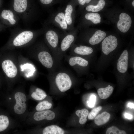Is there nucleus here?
Instances as JSON below:
<instances>
[{"label":"nucleus","mask_w":134,"mask_h":134,"mask_svg":"<svg viewBox=\"0 0 134 134\" xmlns=\"http://www.w3.org/2000/svg\"><path fill=\"white\" fill-rule=\"evenodd\" d=\"M106 134H126V133L124 131L120 130L116 127L112 126L107 130Z\"/></svg>","instance_id":"nucleus-28"},{"label":"nucleus","mask_w":134,"mask_h":134,"mask_svg":"<svg viewBox=\"0 0 134 134\" xmlns=\"http://www.w3.org/2000/svg\"><path fill=\"white\" fill-rule=\"evenodd\" d=\"M55 117L54 113L50 110L38 111L35 113L33 116L34 119L36 121L43 120H51L53 119Z\"/></svg>","instance_id":"nucleus-8"},{"label":"nucleus","mask_w":134,"mask_h":134,"mask_svg":"<svg viewBox=\"0 0 134 134\" xmlns=\"http://www.w3.org/2000/svg\"><path fill=\"white\" fill-rule=\"evenodd\" d=\"M41 2L44 4H48L51 3L53 0H40Z\"/></svg>","instance_id":"nucleus-32"},{"label":"nucleus","mask_w":134,"mask_h":134,"mask_svg":"<svg viewBox=\"0 0 134 134\" xmlns=\"http://www.w3.org/2000/svg\"><path fill=\"white\" fill-rule=\"evenodd\" d=\"M118 45L117 39L114 36L110 35L104 39L102 43V50L106 55L114 50Z\"/></svg>","instance_id":"nucleus-3"},{"label":"nucleus","mask_w":134,"mask_h":134,"mask_svg":"<svg viewBox=\"0 0 134 134\" xmlns=\"http://www.w3.org/2000/svg\"><path fill=\"white\" fill-rule=\"evenodd\" d=\"M134 103H129L128 104V106L131 108H134Z\"/></svg>","instance_id":"nucleus-34"},{"label":"nucleus","mask_w":134,"mask_h":134,"mask_svg":"<svg viewBox=\"0 0 134 134\" xmlns=\"http://www.w3.org/2000/svg\"><path fill=\"white\" fill-rule=\"evenodd\" d=\"M1 16L4 19L7 20L12 25L15 24L16 21L14 18V15L12 12L9 10H4L1 13Z\"/></svg>","instance_id":"nucleus-25"},{"label":"nucleus","mask_w":134,"mask_h":134,"mask_svg":"<svg viewBox=\"0 0 134 134\" xmlns=\"http://www.w3.org/2000/svg\"><path fill=\"white\" fill-rule=\"evenodd\" d=\"M113 87L110 85L104 88H100L98 90V93L100 98L102 99H105L108 98L112 94L113 91Z\"/></svg>","instance_id":"nucleus-14"},{"label":"nucleus","mask_w":134,"mask_h":134,"mask_svg":"<svg viewBox=\"0 0 134 134\" xmlns=\"http://www.w3.org/2000/svg\"><path fill=\"white\" fill-rule=\"evenodd\" d=\"M54 20L63 30H66L67 28L68 25L66 21L64 13L62 12L58 13L55 16Z\"/></svg>","instance_id":"nucleus-16"},{"label":"nucleus","mask_w":134,"mask_h":134,"mask_svg":"<svg viewBox=\"0 0 134 134\" xmlns=\"http://www.w3.org/2000/svg\"><path fill=\"white\" fill-rule=\"evenodd\" d=\"M47 95L45 92L39 88H37L35 91L33 92L31 95L33 99L40 100L45 99Z\"/></svg>","instance_id":"nucleus-22"},{"label":"nucleus","mask_w":134,"mask_h":134,"mask_svg":"<svg viewBox=\"0 0 134 134\" xmlns=\"http://www.w3.org/2000/svg\"><path fill=\"white\" fill-rule=\"evenodd\" d=\"M102 109L101 106H99L93 109L89 113L88 115V118L89 119L92 120L94 119L96 117L99 111Z\"/></svg>","instance_id":"nucleus-29"},{"label":"nucleus","mask_w":134,"mask_h":134,"mask_svg":"<svg viewBox=\"0 0 134 134\" xmlns=\"http://www.w3.org/2000/svg\"><path fill=\"white\" fill-rule=\"evenodd\" d=\"M73 12L72 6L70 4L68 5L66 8L64 13L65 19L68 25H70L72 23V15Z\"/></svg>","instance_id":"nucleus-23"},{"label":"nucleus","mask_w":134,"mask_h":134,"mask_svg":"<svg viewBox=\"0 0 134 134\" xmlns=\"http://www.w3.org/2000/svg\"><path fill=\"white\" fill-rule=\"evenodd\" d=\"M89 113L88 110L85 108L78 110L76 111L75 113L79 118V122L80 124L83 125L86 123L87 121V118Z\"/></svg>","instance_id":"nucleus-19"},{"label":"nucleus","mask_w":134,"mask_h":134,"mask_svg":"<svg viewBox=\"0 0 134 134\" xmlns=\"http://www.w3.org/2000/svg\"><path fill=\"white\" fill-rule=\"evenodd\" d=\"M64 131L56 125H52L45 128L42 131L43 134H64Z\"/></svg>","instance_id":"nucleus-12"},{"label":"nucleus","mask_w":134,"mask_h":134,"mask_svg":"<svg viewBox=\"0 0 134 134\" xmlns=\"http://www.w3.org/2000/svg\"><path fill=\"white\" fill-rule=\"evenodd\" d=\"M96 97L94 95H91L89 98V100L87 102V105L90 107H93L95 105L96 101Z\"/></svg>","instance_id":"nucleus-30"},{"label":"nucleus","mask_w":134,"mask_h":134,"mask_svg":"<svg viewBox=\"0 0 134 134\" xmlns=\"http://www.w3.org/2000/svg\"><path fill=\"white\" fill-rule=\"evenodd\" d=\"M124 115L126 118L129 119H131L133 117L132 115L127 113H125Z\"/></svg>","instance_id":"nucleus-33"},{"label":"nucleus","mask_w":134,"mask_h":134,"mask_svg":"<svg viewBox=\"0 0 134 134\" xmlns=\"http://www.w3.org/2000/svg\"><path fill=\"white\" fill-rule=\"evenodd\" d=\"M33 34L30 31H26L19 34L14 39L13 45L16 46H19L24 45L29 42L33 38Z\"/></svg>","instance_id":"nucleus-6"},{"label":"nucleus","mask_w":134,"mask_h":134,"mask_svg":"<svg viewBox=\"0 0 134 134\" xmlns=\"http://www.w3.org/2000/svg\"><path fill=\"white\" fill-rule=\"evenodd\" d=\"M16 103L14 107V112L17 114L21 115L23 114L27 108L26 102L27 98L26 95L21 92H17L14 95Z\"/></svg>","instance_id":"nucleus-2"},{"label":"nucleus","mask_w":134,"mask_h":134,"mask_svg":"<svg viewBox=\"0 0 134 134\" xmlns=\"http://www.w3.org/2000/svg\"><path fill=\"white\" fill-rule=\"evenodd\" d=\"M46 38L49 44L53 47H56L58 42V37L56 33L54 31L49 30L46 34Z\"/></svg>","instance_id":"nucleus-11"},{"label":"nucleus","mask_w":134,"mask_h":134,"mask_svg":"<svg viewBox=\"0 0 134 134\" xmlns=\"http://www.w3.org/2000/svg\"><path fill=\"white\" fill-rule=\"evenodd\" d=\"M55 81L59 89L61 92H64L70 88L72 82L69 76L64 73H60L56 76Z\"/></svg>","instance_id":"nucleus-1"},{"label":"nucleus","mask_w":134,"mask_h":134,"mask_svg":"<svg viewBox=\"0 0 134 134\" xmlns=\"http://www.w3.org/2000/svg\"><path fill=\"white\" fill-rule=\"evenodd\" d=\"M9 124V120L7 116L4 115H0V132L6 130Z\"/></svg>","instance_id":"nucleus-27"},{"label":"nucleus","mask_w":134,"mask_h":134,"mask_svg":"<svg viewBox=\"0 0 134 134\" xmlns=\"http://www.w3.org/2000/svg\"><path fill=\"white\" fill-rule=\"evenodd\" d=\"M93 51V50L92 48L83 46H80L79 47H77L74 50V51L76 53L81 55L90 54Z\"/></svg>","instance_id":"nucleus-20"},{"label":"nucleus","mask_w":134,"mask_h":134,"mask_svg":"<svg viewBox=\"0 0 134 134\" xmlns=\"http://www.w3.org/2000/svg\"><path fill=\"white\" fill-rule=\"evenodd\" d=\"M69 63L71 66L78 64L82 67H86L88 65V62L87 61L81 57H71L70 59Z\"/></svg>","instance_id":"nucleus-18"},{"label":"nucleus","mask_w":134,"mask_h":134,"mask_svg":"<svg viewBox=\"0 0 134 134\" xmlns=\"http://www.w3.org/2000/svg\"><path fill=\"white\" fill-rule=\"evenodd\" d=\"M52 104L47 100L44 101L39 103L36 106L35 109L38 111H44L50 109Z\"/></svg>","instance_id":"nucleus-26"},{"label":"nucleus","mask_w":134,"mask_h":134,"mask_svg":"<svg viewBox=\"0 0 134 134\" xmlns=\"http://www.w3.org/2000/svg\"><path fill=\"white\" fill-rule=\"evenodd\" d=\"M105 5V2L104 0H100L97 5H89L86 7V9L88 11L98 12L102 9Z\"/></svg>","instance_id":"nucleus-21"},{"label":"nucleus","mask_w":134,"mask_h":134,"mask_svg":"<svg viewBox=\"0 0 134 134\" xmlns=\"http://www.w3.org/2000/svg\"><path fill=\"white\" fill-rule=\"evenodd\" d=\"M132 5L133 6H134V0L132 2Z\"/></svg>","instance_id":"nucleus-35"},{"label":"nucleus","mask_w":134,"mask_h":134,"mask_svg":"<svg viewBox=\"0 0 134 134\" xmlns=\"http://www.w3.org/2000/svg\"><path fill=\"white\" fill-rule=\"evenodd\" d=\"M106 33L101 30L97 31L89 40V43L92 45L98 44L105 37Z\"/></svg>","instance_id":"nucleus-10"},{"label":"nucleus","mask_w":134,"mask_h":134,"mask_svg":"<svg viewBox=\"0 0 134 134\" xmlns=\"http://www.w3.org/2000/svg\"><path fill=\"white\" fill-rule=\"evenodd\" d=\"M79 3L82 5H84L85 3H88L91 0H78Z\"/></svg>","instance_id":"nucleus-31"},{"label":"nucleus","mask_w":134,"mask_h":134,"mask_svg":"<svg viewBox=\"0 0 134 134\" xmlns=\"http://www.w3.org/2000/svg\"><path fill=\"white\" fill-rule=\"evenodd\" d=\"M132 23L130 16L125 13H121L119 15V20L117 23L118 29L122 33L127 32L130 28Z\"/></svg>","instance_id":"nucleus-4"},{"label":"nucleus","mask_w":134,"mask_h":134,"mask_svg":"<svg viewBox=\"0 0 134 134\" xmlns=\"http://www.w3.org/2000/svg\"><path fill=\"white\" fill-rule=\"evenodd\" d=\"M87 20L91 21L94 24L100 23L101 22V17L100 15L97 13H88L86 14L85 16Z\"/></svg>","instance_id":"nucleus-24"},{"label":"nucleus","mask_w":134,"mask_h":134,"mask_svg":"<svg viewBox=\"0 0 134 134\" xmlns=\"http://www.w3.org/2000/svg\"><path fill=\"white\" fill-rule=\"evenodd\" d=\"M39 60L42 64L45 67L50 68L52 66L53 61L50 54L46 51L40 52L38 55Z\"/></svg>","instance_id":"nucleus-9"},{"label":"nucleus","mask_w":134,"mask_h":134,"mask_svg":"<svg viewBox=\"0 0 134 134\" xmlns=\"http://www.w3.org/2000/svg\"><path fill=\"white\" fill-rule=\"evenodd\" d=\"M2 69L8 77L13 78L15 77L17 74V69L13 62L9 60L3 61L1 64Z\"/></svg>","instance_id":"nucleus-5"},{"label":"nucleus","mask_w":134,"mask_h":134,"mask_svg":"<svg viewBox=\"0 0 134 134\" xmlns=\"http://www.w3.org/2000/svg\"><path fill=\"white\" fill-rule=\"evenodd\" d=\"M128 53L127 50L124 51L118 60L117 68L120 73H125L128 69Z\"/></svg>","instance_id":"nucleus-7"},{"label":"nucleus","mask_w":134,"mask_h":134,"mask_svg":"<svg viewBox=\"0 0 134 134\" xmlns=\"http://www.w3.org/2000/svg\"><path fill=\"white\" fill-rule=\"evenodd\" d=\"M27 6V0H14L13 8L14 10L19 13L25 11Z\"/></svg>","instance_id":"nucleus-15"},{"label":"nucleus","mask_w":134,"mask_h":134,"mask_svg":"<svg viewBox=\"0 0 134 134\" xmlns=\"http://www.w3.org/2000/svg\"><path fill=\"white\" fill-rule=\"evenodd\" d=\"M110 117V114L109 113L106 111L104 112L95 117V123L98 126L104 125L108 121Z\"/></svg>","instance_id":"nucleus-13"},{"label":"nucleus","mask_w":134,"mask_h":134,"mask_svg":"<svg viewBox=\"0 0 134 134\" xmlns=\"http://www.w3.org/2000/svg\"><path fill=\"white\" fill-rule=\"evenodd\" d=\"M74 39V37L72 35H67L63 39L61 43V47L62 50L65 51L69 48Z\"/></svg>","instance_id":"nucleus-17"}]
</instances>
